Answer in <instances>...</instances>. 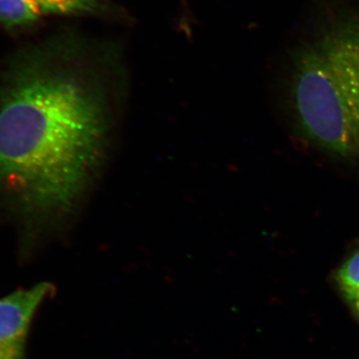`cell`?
I'll return each instance as SVG.
<instances>
[{"label": "cell", "instance_id": "1", "mask_svg": "<svg viewBox=\"0 0 359 359\" xmlns=\"http://www.w3.org/2000/svg\"><path fill=\"white\" fill-rule=\"evenodd\" d=\"M123 70L113 47L68 35L33 49L0 88V189L39 221H65L100 176Z\"/></svg>", "mask_w": 359, "mask_h": 359}, {"label": "cell", "instance_id": "2", "mask_svg": "<svg viewBox=\"0 0 359 359\" xmlns=\"http://www.w3.org/2000/svg\"><path fill=\"white\" fill-rule=\"evenodd\" d=\"M292 91L311 141L341 157H359V16L304 52Z\"/></svg>", "mask_w": 359, "mask_h": 359}, {"label": "cell", "instance_id": "3", "mask_svg": "<svg viewBox=\"0 0 359 359\" xmlns=\"http://www.w3.org/2000/svg\"><path fill=\"white\" fill-rule=\"evenodd\" d=\"M53 290L50 283H40L0 299V359H25L33 318Z\"/></svg>", "mask_w": 359, "mask_h": 359}, {"label": "cell", "instance_id": "4", "mask_svg": "<svg viewBox=\"0 0 359 359\" xmlns=\"http://www.w3.org/2000/svg\"><path fill=\"white\" fill-rule=\"evenodd\" d=\"M42 14L40 0H0V25L6 27L30 25Z\"/></svg>", "mask_w": 359, "mask_h": 359}, {"label": "cell", "instance_id": "5", "mask_svg": "<svg viewBox=\"0 0 359 359\" xmlns=\"http://www.w3.org/2000/svg\"><path fill=\"white\" fill-rule=\"evenodd\" d=\"M42 13L51 14H104L108 6L104 0H40Z\"/></svg>", "mask_w": 359, "mask_h": 359}, {"label": "cell", "instance_id": "6", "mask_svg": "<svg viewBox=\"0 0 359 359\" xmlns=\"http://www.w3.org/2000/svg\"><path fill=\"white\" fill-rule=\"evenodd\" d=\"M337 278L342 290H359V250L340 266Z\"/></svg>", "mask_w": 359, "mask_h": 359}, {"label": "cell", "instance_id": "7", "mask_svg": "<svg viewBox=\"0 0 359 359\" xmlns=\"http://www.w3.org/2000/svg\"><path fill=\"white\" fill-rule=\"evenodd\" d=\"M347 302L351 304V308L355 311L359 318V290H342Z\"/></svg>", "mask_w": 359, "mask_h": 359}]
</instances>
